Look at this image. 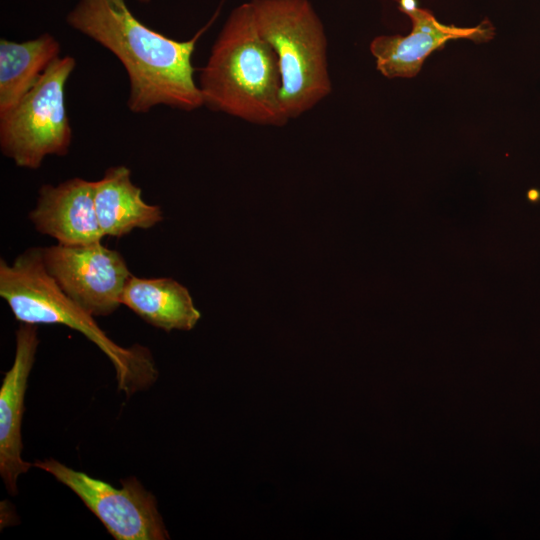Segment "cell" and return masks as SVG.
<instances>
[{"instance_id":"cell-1","label":"cell","mask_w":540,"mask_h":540,"mask_svg":"<svg viewBox=\"0 0 540 540\" xmlns=\"http://www.w3.org/2000/svg\"><path fill=\"white\" fill-rule=\"evenodd\" d=\"M66 21L122 63L130 111L147 113L158 105L192 111L204 105L192 55L209 24L191 39L178 41L144 25L124 0H78Z\"/></svg>"},{"instance_id":"cell-2","label":"cell","mask_w":540,"mask_h":540,"mask_svg":"<svg viewBox=\"0 0 540 540\" xmlns=\"http://www.w3.org/2000/svg\"><path fill=\"white\" fill-rule=\"evenodd\" d=\"M203 103L249 123L282 126L289 119L281 104L277 56L260 34L249 2L234 8L201 69Z\"/></svg>"},{"instance_id":"cell-3","label":"cell","mask_w":540,"mask_h":540,"mask_svg":"<svg viewBox=\"0 0 540 540\" xmlns=\"http://www.w3.org/2000/svg\"><path fill=\"white\" fill-rule=\"evenodd\" d=\"M0 296L20 323L59 324L78 331L111 361L118 390L126 397L150 387L158 377L148 348L122 347L99 327L94 316L68 297L48 274L41 247H31L12 264L0 261Z\"/></svg>"},{"instance_id":"cell-4","label":"cell","mask_w":540,"mask_h":540,"mask_svg":"<svg viewBox=\"0 0 540 540\" xmlns=\"http://www.w3.org/2000/svg\"><path fill=\"white\" fill-rule=\"evenodd\" d=\"M249 3L260 34L278 59L283 112L296 118L332 91L324 25L309 0Z\"/></svg>"},{"instance_id":"cell-5","label":"cell","mask_w":540,"mask_h":540,"mask_svg":"<svg viewBox=\"0 0 540 540\" xmlns=\"http://www.w3.org/2000/svg\"><path fill=\"white\" fill-rule=\"evenodd\" d=\"M75 66V58L60 56L20 102L0 116L1 152L18 167L37 169L45 157L69 152L72 129L65 85Z\"/></svg>"},{"instance_id":"cell-6","label":"cell","mask_w":540,"mask_h":540,"mask_svg":"<svg viewBox=\"0 0 540 540\" xmlns=\"http://www.w3.org/2000/svg\"><path fill=\"white\" fill-rule=\"evenodd\" d=\"M33 466L74 492L114 539H169L155 496L136 478L122 479L117 488L52 458L37 460Z\"/></svg>"},{"instance_id":"cell-7","label":"cell","mask_w":540,"mask_h":540,"mask_svg":"<svg viewBox=\"0 0 540 540\" xmlns=\"http://www.w3.org/2000/svg\"><path fill=\"white\" fill-rule=\"evenodd\" d=\"M48 274L61 290L94 317L108 316L121 305L131 273L123 256L99 243L41 247Z\"/></svg>"},{"instance_id":"cell-8","label":"cell","mask_w":540,"mask_h":540,"mask_svg":"<svg viewBox=\"0 0 540 540\" xmlns=\"http://www.w3.org/2000/svg\"><path fill=\"white\" fill-rule=\"evenodd\" d=\"M398 8L411 20L410 33L380 35L370 43L376 69L389 79L417 76L427 57L450 40L482 44L495 37V27L488 19L476 26L459 27L441 23L431 11L419 7L416 0H399Z\"/></svg>"},{"instance_id":"cell-9","label":"cell","mask_w":540,"mask_h":540,"mask_svg":"<svg viewBox=\"0 0 540 540\" xmlns=\"http://www.w3.org/2000/svg\"><path fill=\"white\" fill-rule=\"evenodd\" d=\"M39 345L37 325L20 323L11 368L0 388V475L7 491L17 493V480L33 466L22 458L21 426L28 379Z\"/></svg>"},{"instance_id":"cell-10","label":"cell","mask_w":540,"mask_h":540,"mask_svg":"<svg viewBox=\"0 0 540 540\" xmlns=\"http://www.w3.org/2000/svg\"><path fill=\"white\" fill-rule=\"evenodd\" d=\"M28 217L38 232L62 245H88L104 238L95 209V181L72 178L43 185Z\"/></svg>"},{"instance_id":"cell-11","label":"cell","mask_w":540,"mask_h":540,"mask_svg":"<svg viewBox=\"0 0 540 540\" xmlns=\"http://www.w3.org/2000/svg\"><path fill=\"white\" fill-rule=\"evenodd\" d=\"M95 209L104 237L119 238L136 228L150 229L164 218L158 205L143 200L141 188L123 165L108 168L95 181Z\"/></svg>"},{"instance_id":"cell-12","label":"cell","mask_w":540,"mask_h":540,"mask_svg":"<svg viewBox=\"0 0 540 540\" xmlns=\"http://www.w3.org/2000/svg\"><path fill=\"white\" fill-rule=\"evenodd\" d=\"M125 305L148 324L166 332L191 330L201 317L186 287L172 278L131 275L121 296Z\"/></svg>"},{"instance_id":"cell-13","label":"cell","mask_w":540,"mask_h":540,"mask_svg":"<svg viewBox=\"0 0 540 540\" xmlns=\"http://www.w3.org/2000/svg\"><path fill=\"white\" fill-rule=\"evenodd\" d=\"M60 43L48 33L24 42L0 40V116L14 108L60 57Z\"/></svg>"},{"instance_id":"cell-14","label":"cell","mask_w":540,"mask_h":540,"mask_svg":"<svg viewBox=\"0 0 540 540\" xmlns=\"http://www.w3.org/2000/svg\"><path fill=\"white\" fill-rule=\"evenodd\" d=\"M138 1L147 4V3H149L151 0H138Z\"/></svg>"}]
</instances>
